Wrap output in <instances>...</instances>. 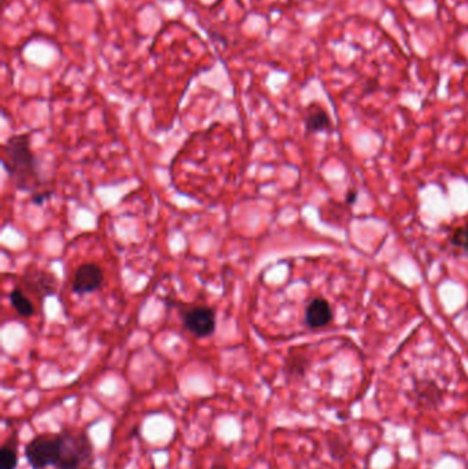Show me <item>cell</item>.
Wrapping results in <instances>:
<instances>
[{
    "mask_svg": "<svg viewBox=\"0 0 468 469\" xmlns=\"http://www.w3.org/2000/svg\"><path fill=\"white\" fill-rule=\"evenodd\" d=\"M183 328L196 338H209L216 331V312L207 305H191L180 310Z\"/></svg>",
    "mask_w": 468,
    "mask_h": 469,
    "instance_id": "obj_3",
    "label": "cell"
},
{
    "mask_svg": "<svg viewBox=\"0 0 468 469\" xmlns=\"http://www.w3.org/2000/svg\"><path fill=\"white\" fill-rule=\"evenodd\" d=\"M305 127L308 132L316 134V132H323L328 131L331 128V120L328 114L319 106H312L308 110L307 118H305Z\"/></svg>",
    "mask_w": 468,
    "mask_h": 469,
    "instance_id": "obj_10",
    "label": "cell"
},
{
    "mask_svg": "<svg viewBox=\"0 0 468 469\" xmlns=\"http://www.w3.org/2000/svg\"><path fill=\"white\" fill-rule=\"evenodd\" d=\"M1 165L15 188L34 194V203L41 205L52 195L40 175L39 162L32 152L29 135L21 134L7 139L1 147Z\"/></svg>",
    "mask_w": 468,
    "mask_h": 469,
    "instance_id": "obj_1",
    "label": "cell"
},
{
    "mask_svg": "<svg viewBox=\"0 0 468 469\" xmlns=\"http://www.w3.org/2000/svg\"><path fill=\"white\" fill-rule=\"evenodd\" d=\"M105 283V273L103 269L94 262L82 264L75 272L72 280V291L78 295L92 294L98 289H102Z\"/></svg>",
    "mask_w": 468,
    "mask_h": 469,
    "instance_id": "obj_5",
    "label": "cell"
},
{
    "mask_svg": "<svg viewBox=\"0 0 468 469\" xmlns=\"http://www.w3.org/2000/svg\"><path fill=\"white\" fill-rule=\"evenodd\" d=\"M451 243L463 252L468 253V224L458 226L451 235Z\"/></svg>",
    "mask_w": 468,
    "mask_h": 469,
    "instance_id": "obj_12",
    "label": "cell"
},
{
    "mask_svg": "<svg viewBox=\"0 0 468 469\" xmlns=\"http://www.w3.org/2000/svg\"><path fill=\"white\" fill-rule=\"evenodd\" d=\"M17 287L22 289L34 302L38 301L41 303L47 296H51L57 292L58 280L48 270L29 268L20 279V284Z\"/></svg>",
    "mask_w": 468,
    "mask_h": 469,
    "instance_id": "obj_4",
    "label": "cell"
},
{
    "mask_svg": "<svg viewBox=\"0 0 468 469\" xmlns=\"http://www.w3.org/2000/svg\"><path fill=\"white\" fill-rule=\"evenodd\" d=\"M415 394L419 399V402H422L423 405H429V406H434L439 403L442 399L441 389L437 386L435 382H431V380L418 382L415 386Z\"/></svg>",
    "mask_w": 468,
    "mask_h": 469,
    "instance_id": "obj_9",
    "label": "cell"
},
{
    "mask_svg": "<svg viewBox=\"0 0 468 469\" xmlns=\"http://www.w3.org/2000/svg\"><path fill=\"white\" fill-rule=\"evenodd\" d=\"M18 467V439L17 433L8 436L0 449V469H17Z\"/></svg>",
    "mask_w": 468,
    "mask_h": 469,
    "instance_id": "obj_8",
    "label": "cell"
},
{
    "mask_svg": "<svg viewBox=\"0 0 468 469\" xmlns=\"http://www.w3.org/2000/svg\"><path fill=\"white\" fill-rule=\"evenodd\" d=\"M354 196H356L354 194H351V195H349V203H353V201H354Z\"/></svg>",
    "mask_w": 468,
    "mask_h": 469,
    "instance_id": "obj_14",
    "label": "cell"
},
{
    "mask_svg": "<svg viewBox=\"0 0 468 469\" xmlns=\"http://www.w3.org/2000/svg\"><path fill=\"white\" fill-rule=\"evenodd\" d=\"M210 469H230L228 468V466L224 463V461H221V460H219V461H214L213 464H212V467H210Z\"/></svg>",
    "mask_w": 468,
    "mask_h": 469,
    "instance_id": "obj_13",
    "label": "cell"
},
{
    "mask_svg": "<svg viewBox=\"0 0 468 469\" xmlns=\"http://www.w3.org/2000/svg\"><path fill=\"white\" fill-rule=\"evenodd\" d=\"M308 366V360L302 356H291L286 363V372L290 376H304Z\"/></svg>",
    "mask_w": 468,
    "mask_h": 469,
    "instance_id": "obj_11",
    "label": "cell"
},
{
    "mask_svg": "<svg viewBox=\"0 0 468 469\" xmlns=\"http://www.w3.org/2000/svg\"><path fill=\"white\" fill-rule=\"evenodd\" d=\"M8 299H10L11 306L14 308V310L20 316L28 319V317H32L36 313L35 302L22 289L15 287V289L10 292Z\"/></svg>",
    "mask_w": 468,
    "mask_h": 469,
    "instance_id": "obj_7",
    "label": "cell"
},
{
    "mask_svg": "<svg viewBox=\"0 0 468 469\" xmlns=\"http://www.w3.org/2000/svg\"><path fill=\"white\" fill-rule=\"evenodd\" d=\"M332 320V310L330 303L323 298H314L305 310V323L313 329L323 328Z\"/></svg>",
    "mask_w": 468,
    "mask_h": 469,
    "instance_id": "obj_6",
    "label": "cell"
},
{
    "mask_svg": "<svg viewBox=\"0 0 468 469\" xmlns=\"http://www.w3.org/2000/svg\"><path fill=\"white\" fill-rule=\"evenodd\" d=\"M62 452V433H40L25 446V457L32 469L58 467Z\"/></svg>",
    "mask_w": 468,
    "mask_h": 469,
    "instance_id": "obj_2",
    "label": "cell"
}]
</instances>
